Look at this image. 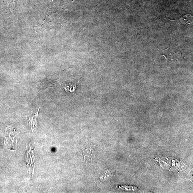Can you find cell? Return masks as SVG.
<instances>
[{
    "label": "cell",
    "instance_id": "cell-1",
    "mask_svg": "<svg viewBox=\"0 0 193 193\" xmlns=\"http://www.w3.org/2000/svg\"><path fill=\"white\" fill-rule=\"evenodd\" d=\"M83 151L84 160L86 163L93 161L95 158L96 152L94 147L85 148L82 149Z\"/></svg>",
    "mask_w": 193,
    "mask_h": 193
},
{
    "label": "cell",
    "instance_id": "cell-2",
    "mask_svg": "<svg viewBox=\"0 0 193 193\" xmlns=\"http://www.w3.org/2000/svg\"><path fill=\"white\" fill-rule=\"evenodd\" d=\"M162 50L163 55L165 56L167 59L170 60V59H177L178 54L177 53L175 52V51H174L173 50L171 49L170 47H169L167 49Z\"/></svg>",
    "mask_w": 193,
    "mask_h": 193
},
{
    "label": "cell",
    "instance_id": "cell-3",
    "mask_svg": "<svg viewBox=\"0 0 193 193\" xmlns=\"http://www.w3.org/2000/svg\"><path fill=\"white\" fill-rule=\"evenodd\" d=\"M40 107L39 108L37 113L35 115H33L32 116L30 119L31 127L32 131H35L37 127V119L38 117V112L39 111Z\"/></svg>",
    "mask_w": 193,
    "mask_h": 193
},
{
    "label": "cell",
    "instance_id": "cell-4",
    "mask_svg": "<svg viewBox=\"0 0 193 193\" xmlns=\"http://www.w3.org/2000/svg\"><path fill=\"white\" fill-rule=\"evenodd\" d=\"M192 18V16L190 14H187L183 16L182 18L179 19L181 22L182 24L184 25H189L191 23V19Z\"/></svg>",
    "mask_w": 193,
    "mask_h": 193
}]
</instances>
